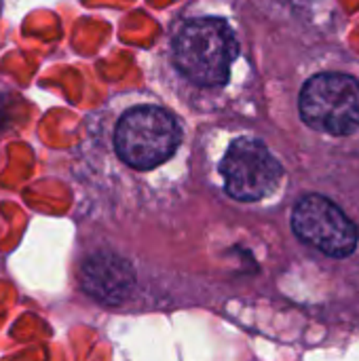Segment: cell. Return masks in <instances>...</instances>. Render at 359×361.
Returning a JSON list of instances; mask_svg holds the SVG:
<instances>
[{
    "label": "cell",
    "instance_id": "3",
    "mask_svg": "<svg viewBox=\"0 0 359 361\" xmlns=\"http://www.w3.org/2000/svg\"><path fill=\"white\" fill-rule=\"evenodd\" d=\"M303 121L332 135H349L359 127V82L349 74L313 76L300 91Z\"/></svg>",
    "mask_w": 359,
    "mask_h": 361
},
{
    "label": "cell",
    "instance_id": "7",
    "mask_svg": "<svg viewBox=\"0 0 359 361\" xmlns=\"http://www.w3.org/2000/svg\"><path fill=\"white\" fill-rule=\"evenodd\" d=\"M0 114H2V102H0Z\"/></svg>",
    "mask_w": 359,
    "mask_h": 361
},
{
    "label": "cell",
    "instance_id": "4",
    "mask_svg": "<svg viewBox=\"0 0 359 361\" xmlns=\"http://www.w3.org/2000/svg\"><path fill=\"white\" fill-rule=\"evenodd\" d=\"M226 192L237 201H258L275 190L281 178L279 161L254 137L235 140L220 165Z\"/></svg>",
    "mask_w": 359,
    "mask_h": 361
},
{
    "label": "cell",
    "instance_id": "2",
    "mask_svg": "<svg viewBox=\"0 0 359 361\" xmlns=\"http://www.w3.org/2000/svg\"><path fill=\"white\" fill-rule=\"evenodd\" d=\"M114 144L118 157L135 169H152L176 152L180 127L176 118L157 106L129 110L116 125Z\"/></svg>",
    "mask_w": 359,
    "mask_h": 361
},
{
    "label": "cell",
    "instance_id": "1",
    "mask_svg": "<svg viewBox=\"0 0 359 361\" xmlns=\"http://www.w3.org/2000/svg\"><path fill=\"white\" fill-rule=\"evenodd\" d=\"M239 44L233 30L222 19H193L174 40V61L193 82L216 87L226 82Z\"/></svg>",
    "mask_w": 359,
    "mask_h": 361
},
{
    "label": "cell",
    "instance_id": "6",
    "mask_svg": "<svg viewBox=\"0 0 359 361\" xmlns=\"http://www.w3.org/2000/svg\"><path fill=\"white\" fill-rule=\"evenodd\" d=\"M131 283L133 275L123 258L110 254H95L83 267L85 290L106 305H118L129 294Z\"/></svg>",
    "mask_w": 359,
    "mask_h": 361
},
{
    "label": "cell",
    "instance_id": "5",
    "mask_svg": "<svg viewBox=\"0 0 359 361\" xmlns=\"http://www.w3.org/2000/svg\"><path fill=\"white\" fill-rule=\"evenodd\" d=\"M292 226L298 239L334 258L353 254L358 245V226L322 195H309L296 203Z\"/></svg>",
    "mask_w": 359,
    "mask_h": 361
}]
</instances>
